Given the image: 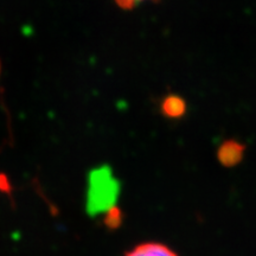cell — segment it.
I'll return each instance as SVG.
<instances>
[{
	"label": "cell",
	"mask_w": 256,
	"mask_h": 256,
	"mask_svg": "<svg viewBox=\"0 0 256 256\" xmlns=\"http://www.w3.org/2000/svg\"><path fill=\"white\" fill-rule=\"evenodd\" d=\"M145 2H151V0H114L115 4L122 10H133Z\"/></svg>",
	"instance_id": "obj_4"
},
{
	"label": "cell",
	"mask_w": 256,
	"mask_h": 256,
	"mask_svg": "<svg viewBox=\"0 0 256 256\" xmlns=\"http://www.w3.org/2000/svg\"><path fill=\"white\" fill-rule=\"evenodd\" d=\"M124 256H179L171 247L162 242L147 241L139 243Z\"/></svg>",
	"instance_id": "obj_1"
},
{
	"label": "cell",
	"mask_w": 256,
	"mask_h": 256,
	"mask_svg": "<svg viewBox=\"0 0 256 256\" xmlns=\"http://www.w3.org/2000/svg\"><path fill=\"white\" fill-rule=\"evenodd\" d=\"M162 113L168 118H179L185 113L186 110V104L183 101V98H179V96L171 95L168 98H166L164 102L162 104Z\"/></svg>",
	"instance_id": "obj_3"
},
{
	"label": "cell",
	"mask_w": 256,
	"mask_h": 256,
	"mask_svg": "<svg viewBox=\"0 0 256 256\" xmlns=\"http://www.w3.org/2000/svg\"><path fill=\"white\" fill-rule=\"evenodd\" d=\"M244 147L236 142H226L218 150V159L223 165L234 166L242 159Z\"/></svg>",
	"instance_id": "obj_2"
},
{
	"label": "cell",
	"mask_w": 256,
	"mask_h": 256,
	"mask_svg": "<svg viewBox=\"0 0 256 256\" xmlns=\"http://www.w3.org/2000/svg\"><path fill=\"white\" fill-rule=\"evenodd\" d=\"M11 183H10L8 178L4 174H0V192H5L10 194L11 192Z\"/></svg>",
	"instance_id": "obj_5"
}]
</instances>
